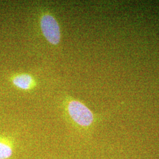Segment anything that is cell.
<instances>
[{
    "label": "cell",
    "mask_w": 159,
    "mask_h": 159,
    "mask_svg": "<svg viewBox=\"0 0 159 159\" xmlns=\"http://www.w3.org/2000/svg\"><path fill=\"white\" fill-rule=\"evenodd\" d=\"M64 111L69 122L78 130L87 132L94 125L96 117L84 103L68 98L64 104Z\"/></svg>",
    "instance_id": "6da1fadb"
},
{
    "label": "cell",
    "mask_w": 159,
    "mask_h": 159,
    "mask_svg": "<svg viewBox=\"0 0 159 159\" xmlns=\"http://www.w3.org/2000/svg\"><path fill=\"white\" fill-rule=\"evenodd\" d=\"M40 29L46 40L51 45L57 46L61 41V30L56 17L44 13L40 18Z\"/></svg>",
    "instance_id": "7a4b0ae2"
},
{
    "label": "cell",
    "mask_w": 159,
    "mask_h": 159,
    "mask_svg": "<svg viewBox=\"0 0 159 159\" xmlns=\"http://www.w3.org/2000/svg\"><path fill=\"white\" fill-rule=\"evenodd\" d=\"M12 84L21 90H30L36 85V81L31 74L20 73L14 74L11 77Z\"/></svg>",
    "instance_id": "3957f363"
},
{
    "label": "cell",
    "mask_w": 159,
    "mask_h": 159,
    "mask_svg": "<svg viewBox=\"0 0 159 159\" xmlns=\"http://www.w3.org/2000/svg\"><path fill=\"white\" fill-rule=\"evenodd\" d=\"M15 142L9 136H0V159H10L14 153Z\"/></svg>",
    "instance_id": "277c9868"
}]
</instances>
